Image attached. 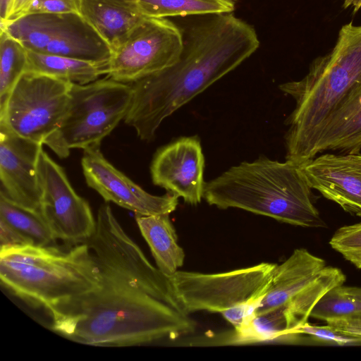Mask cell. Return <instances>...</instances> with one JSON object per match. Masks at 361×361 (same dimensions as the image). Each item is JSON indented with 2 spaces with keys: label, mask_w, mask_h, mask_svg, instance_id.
Listing matches in <instances>:
<instances>
[{
  "label": "cell",
  "mask_w": 361,
  "mask_h": 361,
  "mask_svg": "<svg viewBox=\"0 0 361 361\" xmlns=\"http://www.w3.org/2000/svg\"><path fill=\"white\" fill-rule=\"evenodd\" d=\"M42 144L25 139L0 123V195L39 212L37 163Z\"/></svg>",
  "instance_id": "cell-15"
},
{
  "label": "cell",
  "mask_w": 361,
  "mask_h": 361,
  "mask_svg": "<svg viewBox=\"0 0 361 361\" xmlns=\"http://www.w3.org/2000/svg\"><path fill=\"white\" fill-rule=\"evenodd\" d=\"M1 284L47 311L99 286L96 260L85 243L68 250L51 245L0 247Z\"/></svg>",
  "instance_id": "cell-4"
},
{
  "label": "cell",
  "mask_w": 361,
  "mask_h": 361,
  "mask_svg": "<svg viewBox=\"0 0 361 361\" xmlns=\"http://www.w3.org/2000/svg\"><path fill=\"white\" fill-rule=\"evenodd\" d=\"M82 173L87 185L106 202L140 215L171 214L178 204V196L171 192L154 195L145 191L116 169L102 154L100 148L83 150Z\"/></svg>",
  "instance_id": "cell-12"
},
{
  "label": "cell",
  "mask_w": 361,
  "mask_h": 361,
  "mask_svg": "<svg viewBox=\"0 0 361 361\" xmlns=\"http://www.w3.org/2000/svg\"><path fill=\"white\" fill-rule=\"evenodd\" d=\"M310 186L343 210L361 217V154L316 156L300 164Z\"/></svg>",
  "instance_id": "cell-16"
},
{
  "label": "cell",
  "mask_w": 361,
  "mask_h": 361,
  "mask_svg": "<svg viewBox=\"0 0 361 361\" xmlns=\"http://www.w3.org/2000/svg\"><path fill=\"white\" fill-rule=\"evenodd\" d=\"M72 84L49 75L25 71L0 111V123L22 137L44 145L67 111Z\"/></svg>",
  "instance_id": "cell-9"
},
{
  "label": "cell",
  "mask_w": 361,
  "mask_h": 361,
  "mask_svg": "<svg viewBox=\"0 0 361 361\" xmlns=\"http://www.w3.org/2000/svg\"><path fill=\"white\" fill-rule=\"evenodd\" d=\"M137 226L148 244L157 268L169 277L184 263L185 252L169 214L135 215Z\"/></svg>",
  "instance_id": "cell-19"
},
{
  "label": "cell",
  "mask_w": 361,
  "mask_h": 361,
  "mask_svg": "<svg viewBox=\"0 0 361 361\" xmlns=\"http://www.w3.org/2000/svg\"><path fill=\"white\" fill-rule=\"evenodd\" d=\"M81 0H37L28 13H80ZM27 13V14H28Z\"/></svg>",
  "instance_id": "cell-29"
},
{
  "label": "cell",
  "mask_w": 361,
  "mask_h": 361,
  "mask_svg": "<svg viewBox=\"0 0 361 361\" xmlns=\"http://www.w3.org/2000/svg\"><path fill=\"white\" fill-rule=\"evenodd\" d=\"M329 150L343 154L361 150V80L286 159L300 165Z\"/></svg>",
  "instance_id": "cell-13"
},
{
  "label": "cell",
  "mask_w": 361,
  "mask_h": 361,
  "mask_svg": "<svg viewBox=\"0 0 361 361\" xmlns=\"http://www.w3.org/2000/svg\"><path fill=\"white\" fill-rule=\"evenodd\" d=\"M11 0H0V17L1 22H3L6 17Z\"/></svg>",
  "instance_id": "cell-32"
},
{
  "label": "cell",
  "mask_w": 361,
  "mask_h": 361,
  "mask_svg": "<svg viewBox=\"0 0 361 361\" xmlns=\"http://www.w3.org/2000/svg\"><path fill=\"white\" fill-rule=\"evenodd\" d=\"M86 243L99 268V286L47 311L54 331L85 345L126 347L195 331L169 278L150 263L108 202L99 207Z\"/></svg>",
  "instance_id": "cell-1"
},
{
  "label": "cell",
  "mask_w": 361,
  "mask_h": 361,
  "mask_svg": "<svg viewBox=\"0 0 361 361\" xmlns=\"http://www.w3.org/2000/svg\"><path fill=\"white\" fill-rule=\"evenodd\" d=\"M108 65L27 50L26 71L49 75L71 83L85 85L98 80L102 75H106Z\"/></svg>",
  "instance_id": "cell-20"
},
{
  "label": "cell",
  "mask_w": 361,
  "mask_h": 361,
  "mask_svg": "<svg viewBox=\"0 0 361 361\" xmlns=\"http://www.w3.org/2000/svg\"><path fill=\"white\" fill-rule=\"evenodd\" d=\"M344 8L348 6L353 7V11L355 13L361 8V0H344Z\"/></svg>",
  "instance_id": "cell-33"
},
{
  "label": "cell",
  "mask_w": 361,
  "mask_h": 361,
  "mask_svg": "<svg viewBox=\"0 0 361 361\" xmlns=\"http://www.w3.org/2000/svg\"><path fill=\"white\" fill-rule=\"evenodd\" d=\"M361 80V25H343L334 49L312 61L300 80L279 85L295 106L286 121V154H290Z\"/></svg>",
  "instance_id": "cell-5"
},
{
  "label": "cell",
  "mask_w": 361,
  "mask_h": 361,
  "mask_svg": "<svg viewBox=\"0 0 361 361\" xmlns=\"http://www.w3.org/2000/svg\"><path fill=\"white\" fill-rule=\"evenodd\" d=\"M312 189L299 164L260 156L206 182L203 198L219 209L238 208L298 226L326 227Z\"/></svg>",
  "instance_id": "cell-3"
},
{
  "label": "cell",
  "mask_w": 361,
  "mask_h": 361,
  "mask_svg": "<svg viewBox=\"0 0 361 361\" xmlns=\"http://www.w3.org/2000/svg\"><path fill=\"white\" fill-rule=\"evenodd\" d=\"M132 99L130 83L109 77L85 85L73 83L67 111L44 145L61 159L68 157L71 149L100 148L124 119Z\"/></svg>",
  "instance_id": "cell-6"
},
{
  "label": "cell",
  "mask_w": 361,
  "mask_h": 361,
  "mask_svg": "<svg viewBox=\"0 0 361 361\" xmlns=\"http://www.w3.org/2000/svg\"><path fill=\"white\" fill-rule=\"evenodd\" d=\"M276 264H259L223 273L177 271L169 278L185 314L222 312L236 305L263 300Z\"/></svg>",
  "instance_id": "cell-8"
},
{
  "label": "cell",
  "mask_w": 361,
  "mask_h": 361,
  "mask_svg": "<svg viewBox=\"0 0 361 361\" xmlns=\"http://www.w3.org/2000/svg\"><path fill=\"white\" fill-rule=\"evenodd\" d=\"M297 334H306L314 340L323 343L336 344L338 345L358 343V341L353 337L343 334L329 325L317 326L308 322L300 326L295 332Z\"/></svg>",
  "instance_id": "cell-27"
},
{
  "label": "cell",
  "mask_w": 361,
  "mask_h": 361,
  "mask_svg": "<svg viewBox=\"0 0 361 361\" xmlns=\"http://www.w3.org/2000/svg\"><path fill=\"white\" fill-rule=\"evenodd\" d=\"M37 171L40 190L39 212L56 240L86 242L96 227L88 202L72 187L63 169L42 148Z\"/></svg>",
  "instance_id": "cell-11"
},
{
  "label": "cell",
  "mask_w": 361,
  "mask_h": 361,
  "mask_svg": "<svg viewBox=\"0 0 361 361\" xmlns=\"http://www.w3.org/2000/svg\"><path fill=\"white\" fill-rule=\"evenodd\" d=\"M183 32V47L171 67L130 83L133 99L123 121L142 140L161 123L249 58L259 47L254 27L231 13L212 15Z\"/></svg>",
  "instance_id": "cell-2"
},
{
  "label": "cell",
  "mask_w": 361,
  "mask_h": 361,
  "mask_svg": "<svg viewBox=\"0 0 361 361\" xmlns=\"http://www.w3.org/2000/svg\"><path fill=\"white\" fill-rule=\"evenodd\" d=\"M30 245L16 229L0 219V247Z\"/></svg>",
  "instance_id": "cell-30"
},
{
  "label": "cell",
  "mask_w": 361,
  "mask_h": 361,
  "mask_svg": "<svg viewBox=\"0 0 361 361\" xmlns=\"http://www.w3.org/2000/svg\"><path fill=\"white\" fill-rule=\"evenodd\" d=\"M183 47V32L173 23L146 17L111 51L106 76L132 83L175 64Z\"/></svg>",
  "instance_id": "cell-10"
},
{
  "label": "cell",
  "mask_w": 361,
  "mask_h": 361,
  "mask_svg": "<svg viewBox=\"0 0 361 361\" xmlns=\"http://www.w3.org/2000/svg\"><path fill=\"white\" fill-rule=\"evenodd\" d=\"M285 305L257 314L245 326L226 338L225 343L248 344L270 341L292 335Z\"/></svg>",
  "instance_id": "cell-21"
},
{
  "label": "cell",
  "mask_w": 361,
  "mask_h": 361,
  "mask_svg": "<svg viewBox=\"0 0 361 361\" xmlns=\"http://www.w3.org/2000/svg\"><path fill=\"white\" fill-rule=\"evenodd\" d=\"M27 50L109 64L106 42L76 13H31L1 24Z\"/></svg>",
  "instance_id": "cell-7"
},
{
  "label": "cell",
  "mask_w": 361,
  "mask_h": 361,
  "mask_svg": "<svg viewBox=\"0 0 361 361\" xmlns=\"http://www.w3.org/2000/svg\"><path fill=\"white\" fill-rule=\"evenodd\" d=\"M36 1L37 0H11L6 19L1 24L27 14Z\"/></svg>",
  "instance_id": "cell-31"
},
{
  "label": "cell",
  "mask_w": 361,
  "mask_h": 361,
  "mask_svg": "<svg viewBox=\"0 0 361 361\" xmlns=\"http://www.w3.org/2000/svg\"><path fill=\"white\" fill-rule=\"evenodd\" d=\"M349 295L361 300V287L343 286ZM334 330L355 338L361 343V312L351 317L327 323Z\"/></svg>",
  "instance_id": "cell-28"
},
{
  "label": "cell",
  "mask_w": 361,
  "mask_h": 361,
  "mask_svg": "<svg viewBox=\"0 0 361 361\" xmlns=\"http://www.w3.org/2000/svg\"><path fill=\"white\" fill-rule=\"evenodd\" d=\"M329 245L355 267L361 269V222L338 228Z\"/></svg>",
  "instance_id": "cell-26"
},
{
  "label": "cell",
  "mask_w": 361,
  "mask_h": 361,
  "mask_svg": "<svg viewBox=\"0 0 361 361\" xmlns=\"http://www.w3.org/2000/svg\"><path fill=\"white\" fill-rule=\"evenodd\" d=\"M204 158L197 136L181 137L155 153L151 166L155 185L196 205L203 198Z\"/></svg>",
  "instance_id": "cell-14"
},
{
  "label": "cell",
  "mask_w": 361,
  "mask_h": 361,
  "mask_svg": "<svg viewBox=\"0 0 361 361\" xmlns=\"http://www.w3.org/2000/svg\"><path fill=\"white\" fill-rule=\"evenodd\" d=\"M149 18L230 13L236 0H135Z\"/></svg>",
  "instance_id": "cell-22"
},
{
  "label": "cell",
  "mask_w": 361,
  "mask_h": 361,
  "mask_svg": "<svg viewBox=\"0 0 361 361\" xmlns=\"http://www.w3.org/2000/svg\"><path fill=\"white\" fill-rule=\"evenodd\" d=\"M80 14L106 42L111 51L146 18L135 0H81Z\"/></svg>",
  "instance_id": "cell-18"
},
{
  "label": "cell",
  "mask_w": 361,
  "mask_h": 361,
  "mask_svg": "<svg viewBox=\"0 0 361 361\" xmlns=\"http://www.w3.org/2000/svg\"><path fill=\"white\" fill-rule=\"evenodd\" d=\"M27 50L4 30L0 35V111L21 75L26 71Z\"/></svg>",
  "instance_id": "cell-24"
},
{
  "label": "cell",
  "mask_w": 361,
  "mask_h": 361,
  "mask_svg": "<svg viewBox=\"0 0 361 361\" xmlns=\"http://www.w3.org/2000/svg\"><path fill=\"white\" fill-rule=\"evenodd\" d=\"M0 219L23 235L30 245L47 246L56 240L41 213L18 206L0 195Z\"/></svg>",
  "instance_id": "cell-23"
},
{
  "label": "cell",
  "mask_w": 361,
  "mask_h": 361,
  "mask_svg": "<svg viewBox=\"0 0 361 361\" xmlns=\"http://www.w3.org/2000/svg\"><path fill=\"white\" fill-rule=\"evenodd\" d=\"M326 266L323 259L307 250L295 249L274 268L257 314L289 302L312 284Z\"/></svg>",
  "instance_id": "cell-17"
},
{
  "label": "cell",
  "mask_w": 361,
  "mask_h": 361,
  "mask_svg": "<svg viewBox=\"0 0 361 361\" xmlns=\"http://www.w3.org/2000/svg\"><path fill=\"white\" fill-rule=\"evenodd\" d=\"M361 312V300L345 291L343 285L326 292L313 307L310 317L327 323Z\"/></svg>",
  "instance_id": "cell-25"
}]
</instances>
